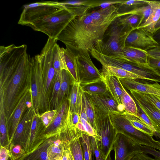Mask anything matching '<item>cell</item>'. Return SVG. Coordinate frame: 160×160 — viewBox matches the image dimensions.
<instances>
[{"label": "cell", "mask_w": 160, "mask_h": 160, "mask_svg": "<svg viewBox=\"0 0 160 160\" xmlns=\"http://www.w3.org/2000/svg\"><path fill=\"white\" fill-rule=\"evenodd\" d=\"M118 17V8L112 5L76 16L57 38L73 52H89L101 43L110 25Z\"/></svg>", "instance_id": "cell-1"}, {"label": "cell", "mask_w": 160, "mask_h": 160, "mask_svg": "<svg viewBox=\"0 0 160 160\" xmlns=\"http://www.w3.org/2000/svg\"><path fill=\"white\" fill-rule=\"evenodd\" d=\"M76 15L61 2H37L25 5L18 24L42 32L48 38L57 39Z\"/></svg>", "instance_id": "cell-2"}, {"label": "cell", "mask_w": 160, "mask_h": 160, "mask_svg": "<svg viewBox=\"0 0 160 160\" xmlns=\"http://www.w3.org/2000/svg\"><path fill=\"white\" fill-rule=\"evenodd\" d=\"M31 58L26 51L14 72L0 91L3 93V103L6 121L11 115L20 99L30 88Z\"/></svg>", "instance_id": "cell-3"}, {"label": "cell", "mask_w": 160, "mask_h": 160, "mask_svg": "<svg viewBox=\"0 0 160 160\" xmlns=\"http://www.w3.org/2000/svg\"><path fill=\"white\" fill-rule=\"evenodd\" d=\"M116 19L108 27L102 42L92 49L104 55L131 63L124 56L123 50L128 36L133 30L119 24Z\"/></svg>", "instance_id": "cell-4"}, {"label": "cell", "mask_w": 160, "mask_h": 160, "mask_svg": "<svg viewBox=\"0 0 160 160\" xmlns=\"http://www.w3.org/2000/svg\"><path fill=\"white\" fill-rule=\"evenodd\" d=\"M116 133L120 134L129 140L141 145L160 151V141L134 127L122 112H112L108 114Z\"/></svg>", "instance_id": "cell-5"}, {"label": "cell", "mask_w": 160, "mask_h": 160, "mask_svg": "<svg viewBox=\"0 0 160 160\" xmlns=\"http://www.w3.org/2000/svg\"><path fill=\"white\" fill-rule=\"evenodd\" d=\"M30 90L32 104L35 113L41 114L51 110L50 99L47 96L38 55L31 58Z\"/></svg>", "instance_id": "cell-6"}, {"label": "cell", "mask_w": 160, "mask_h": 160, "mask_svg": "<svg viewBox=\"0 0 160 160\" xmlns=\"http://www.w3.org/2000/svg\"><path fill=\"white\" fill-rule=\"evenodd\" d=\"M58 40L48 38L38 57L43 75L46 94L50 99L56 72L53 66V55Z\"/></svg>", "instance_id": "cell-7"}, {"label": "cell", "mask_w": 160, "mask_h": 160, "mask_svg": "<svg viewBox=\"0 0 160 160\" xmlns=\"http://www.w3.org/2000/svg\"><path fill=\"white\" fill-rule=\"evenodd\" d=\"M95 132L99 141L101 154L105 160L113 150L117 135L108 114L95 116Z\"/></svg>", "instance_id": "cell-8"}, {"label": "cell", "mask_w": 160, "mask_h": 160, "mask_svg": "<svg viewBox=\"0 0 160 160\" xmlns=\"http://www.w3.org/2000/svg\"><path fill=\"white\" fill-rule=\"evenodd\" d=\"M74 53L80 85L102 80L101 73L93 63L89 52L82 50Z\"/></svg>", "instance_id": "cell-9"}, {"label": "cell", "mask_w": 160, "mask_h": 160, "mask_svg": "<svg viewBox=\"0 0 160 160\" xmlns=\"http://www.w3.org/2000/svg\"><path fill=\"white\" fill-rule=\"evenodd\" d=\"M159 44L152 34L142 28L132 31L128 36L125 47H129L146 51L155 48Z\"/></svg>", "instance_id": "cell-10"}, {"label": "cell", "mask_w": 160, "mask_h": 160, "mask_svg": "<svg viewBox=\"0 0 160 160\" xmlns=\"http://www.w3.org/2000/svg\"><path fill=\"white\" fill-rule=\"evenodd\" d=\"M31 104L30 88L21 98L11 115L6 121L8 139L10 144L12 141L18 125L27 108Z\"/></svg>", "instance_id": "cell-11"}, {"label": "cell", "mask_w": 160, "mask_h": 160, "mask_svg": "<svg viewBox=\"0 0 160 160\" xmlns=\"http://www.w3.org/2000/svg\"><path fill=\"white\" fill-rule=\"evenodd\" d=\"M141 145L129 140L120 134H118L113 146L114 160H131L137 154L142 152Z\"/></svg>", "instance_id": "cell-12"}, {"label": "cell", "mask_w": 160, "mask_h": 160, "mask_svg": "<svg viewBox=\"0 0 160 160\" xmlns=\"http://www.w3.org/2000/svg\"><path fill=\"white\" fill-rule=\"evenodd\" d=\"M35 113L31 104L27 108L18 125L11 143L14 145H20L25 149L30 136Z\"/></svg>", "instance_id": "cell-13"}, {"label": "cell", "mask_w": 160, "mask_h": 160, "mask_svg": "<svg viewBox=\"0 0 160 160\" xmlns=\"http://www.w3.org/2000/svg\"><path fill=\"white\" fill-rule=\"evenodd\" d=\"M69 111L68 100L64 101L56 110L52 121L44 132L43 138L46 140L59 135L67 121Z\"/></svg>", "instance_id": "cell-14"}, {"label": "cell", "mask_w": 160, "mask_h": 160, "mask_svg": "<svg viewBox=\"0 0 160 160\" xmlns=\"http://www.w3.org/2000/svg\"><path fill=\"white\" fill-rule=\"evenodd\" d=\"M87 94L94 108L95 116L108 115L112 112H123L109 93L102 95Z\"/></svg>", "instance_id": "cell-15"}, {"label": "cell", "mask_w": 160, "mask_h": 160, "mask_svg": "<svg viewBox=\"0 0 160 160\" xmlns=\"http://www.w3.org/2000/svg\"><path fill=\"white\" fill-rule=\"evenodd\" d=\"M131 93L151 120L156 131L160 134V111L145 93L134 90Z\"/></svg>", "instance_id": "cell-16"}, {"label": "cell", "mask_w": 160, "mask_h": 160, "mask_svg": "<svg viewBox=\"0 0 160 160\" xmlns=\"http://www.w3.org/2000/svg\"><path fill=\"white\" fill-rule=\"evenodd\" d=\"M87 134L72 126H68L62 136V141H69L70 148L74 160H84L83 152L80 138Z\"/></svg>", "instance_id": "cell-17"}, {"label": "cell", "mask_w": 160, "mask_h": 160, "mask_svg": "<svg viewBox=\"0 0 160 160\" xmlns=\"http://www.w3.org/2000/svg\"><path fill=\"white\" fill-rule=\"evenodd\" d=\"M45 128L40 118V115L35 113L30 136L25 149L26 152L32 150L45 140L43 138Z\"/></svg>", "instance_id": "cell-18"}, {"label": "cell", "mask_w": 160, "mask_h": 160, "mask_svg": "<svg viewBox=\"0 0 160 160\" xmlns=\"http://www.w3.org/2000/svg\"><path fill=\"white\" fill-rule=\"evenodd\" d=\"M117 78L122 86L129 91L134 90L145 94H153L160 97V84L158 82L150 84L140 82L136 79Z\"/></svg>", "instance_id": "cell-19"}, {"label": "cell", "mask_w": 160, "mask_h": 160, "mask_svg": "<svg viewBox=\"0 0 160 160\" xmlns=\"http://www.w3.org/2000/svg\"><path fill=\"white\" fill-rule=\"evenodd\" d=\"M102 77V79L106 85L108 92L123 112L125 110L121 101L122 91L120 82L118 78L114 77Z\"/></svg>", "instance_id": "cell-20"}, {"label": "cell", "mask_w": 160, "mask_h": 160, "mask_svg": "<svg viewBox=\"0 0 160 160\" xmlns=\"http://www.w3.org/2000/svg\"><path fill=\"white\" fill-rule=\"evenodd\" d=\"M58 138H59V135H57L46 139L32 150L26 152L18 160H48L47 156V149Z\"/></svg>", "instance_id": "cell-21"}, {"label": "cell", "mask_w": 160, "mask_h": 160, "mask_svg": "<svg viewBox=\"0 0 160 160\" xmlns=\"http://www.w3.org/2000/svg\"><path fill=\"white\" fill-rule=\"evenodd\" d=\"M151 6L149 16L146 21L138 28H142L152 35L155 26L160 18V1L145 0Z\"/></svg>", "instance_id": "cell-22"}, {"label": "cell", "mask_w": 160, "mask_h": 160, "mask_svg": "<svg viewBox=\"0 0 160 160\" xmlns=\"http://www.w3.org/2000/svg\"><path fill=\"white\" fill-rule=\"evenodd\" d=\"M83 92L79 82H74L68 99L69 111L71 112L80 115Z\"/></svg>", "instance_id": "cell-23"}, {"label": "cell", "mask_w": 160, "mask_h": 160, "mask_svg": "<svg viewBox=\"0 0 160 160\" xmlns=\"http://www.w3.org/2000/svg\"><path fill=\"white\" fill-rule=\"evenodd\" d=\"M124 56L130 62L139 66H149L148 62L147 51L129 47H125L123 50Z\"/></svg>", "instance_id": "cell-24"}, {"label": "cell", "mask_w": 160, "mask_h": 160, "mask_svg": "<svg viewBox=\"0 0 160 160\" xmlns=\"http://www.w3.org/2000/svg\"><path fill=\"white\" fill-rule=\"evenodd\" d=\"M0 144L8 148L10 145L8 139L6 119L3 103V93L0 92Z\"/></svg>", "instance_id": "cell-25"}, {"label": "cell", "mask_w": 160, "mask_h": 160, "mask_svg": "<svg viewBox=\"0 0 160 160\" xmlns=\"http://www.w3.org/2000/svg\"><path fill=\"white\" fill-rule=\"evenodd\" d=\"M74 82L68 71H61V80L60 88V102L61 105L64 101L68 100L70 93V86Z\"/></svg>", "instance_id": "cell-26"}, {"label": "cell", "mask_w": 160, "mask_h": 160, "mask_svg": "<svg viewBox=\"0 0 160 160\" xmlns=\"http://www.w3.org/2000/svg\"><path fill=\"white\" fill-rule=\"evenodd\" d=\"M102 76H110L118 78L137 79L138 76L128 71L111 66H102L101 72Z\"/></svg>", "instance_id": "cell-27"}, {"label": "cell", "mask_w": 160, "mask_h": 160, "mask_svg": "<svg viewBox=\"0 0 160 160\" xmlns=\"http://www.w3.org/2000/svg\"><path fill=\"white\" fill-rule=\"evenodd\" d=\"M61 48L68 71L73 81L79 82L75 54L68 48Z\"/></svg>", "instance_id": "cell-28"}, {"label": "cell", "mask_w": 160, "mask_h": 160, "mask_svg": "<svg viewBox=\"0 0 160 160\" xmlns=\"http://www.w3.org/2000/svg\"><path fill=\"white\" fill-rule=\"evenodd\" d=\"M61 80V71L56 72L54 83L50 99L51 110H57L61 105L60 102V88Z\"/></svg>", "instance_id": "cell-29"}, {"label": "cell", "mask_w": 160, "mask_h": 160, "mask_svg": "<svg viewBox=\"0 0 160 160\" xmlns=\"http://www.w3.org/2000/svg\"><path fill=\"white\" fill-rule=\"evenodd\" d=\"M80 86L83 92L89 95H102L109 93L102 79Z\"/></svg>", "instance_id": "cell-30"}, {"label": "cell", "mask_w": 160, "mask_h": 160, "mask_svg": "<svg viewBox=\"0 0 160 160\" xmlns=\"http://www.w3.org/2000/svg\"><path fill=\"white\" fill-rule=\"evenodd\" d=\"M64 151L63 141L58 138L47 149V156L48 160H62Z\"/></svg>", "instance_id": "cell-31"}, {"label": "cell", "mask_w": 160, "mask_h": 160, "mask_svg": "<svg viewBox=\"0 0 160 160\" xmlns=\"http://www.w3.org/2000/svg\"><path fill=\"white\" fill-rule=\"evenodd\" d=\"M123 113L131 125L135 128L153 136V132L149 127L138 116L124 111Z\"/></svg>", "instance_id": "cell-32"}, {"label": "cell", "mask_w": 160, "mask_h": 160, "mask_svg": "<svg viewBox=\"0 0 160 160\" xmlns=\"http://www.w3.org/2000/svg\"><path fill=\"white\" fill-rule=\"evenodd\" d=\"M116 20L119 24L134 30L141 25L142 17L138 15L130 14L118 17Z\"/></svg>", "instance_id": "cell-33"}, {"label": "cell", "mask_w": 160, "mask_h": 160, "mask_svg": "<svg viewBox=\"0 0 160 160\" xmlns=\"http://www.w3.org/2000/svg\"><path fill=\"white\" fill-rule=\"evenodd\" d=\"M53 62L56 72H60L63 70L68 71L62 48L57 43L55 47Z\"/></svg>", "instance_id": "cell-34"}, {"label": "cell", "mask_w": 160, "mask_h": 160, "mask_svg": "<svg viewBox=\"0 0 160 160\" xmlns=\"http://www.w3.org/2000/svg\"><path fill=\"white\" fill-rule=\"evenodd\" d=\"M121 85L122 91L121 101L125 111L137 116V108L134 100L127 92L121 83Z\"/></svg>", "instance_id": "cell-35"}, {"label": "cell", "mask_w": 160, "mask_h": 160, "mask_svg": "<svg viewBox=\"0 0 160 160\" xmlns=\"http://www.w3.org/2000/svg\"><path fill=\"white\" fill-rule=\"evenodd\" d=\"M147 4L145 0H125L123 2L116 5L118 8V17L123 13Z\"/></svg>", "instance_id": "cell-36"}, {"label": "cell", "mask_w": 160, "mask_h": 160, "mask_svg": "<svg viewBox=\"0 0 160 160\" xmlns=\"http://www.w3.org/2000/svg\"><path fill=\"white\" fill-rule=\"evenodd\" d=\"M82 102L83 104L89 123L94 131L95 129V111L87 93L83 92Z\"/></svg>", "instance_id": "cell-37"}, {"label": "cell", "mask_w": 160, "mask_h": 160, "mask_svg": "<svg viewBox=\"0 0 160 160\" xmlns=\"http://www.w3.org/2000/svg\"><path fill=\"white\" fill-rule=\"evenodd\" d=\"M81 143L84 160H92V152L91 147L90 136L82 134L80 138Z\"/></svg>", "instance_id": "cell-38"}, {"label": "cell", "mask_w": 160, "mask_h": 160, "mask_svg": "<svg viewBox=\"0 0 160 160\" xmlns=\"http://www.w3.org/2000/svg\"><path fill=\"white\" fill-rule=\"evenodd\" d=\"M151 8L150 6L148 4L146 5L138 7L130 11L123 13L120 17L130 14L139 15L142 17L141 24L142 25L148 19L150 14Z\"/></svg>", "instance_id": "cell-39"}, {"label": "cell", "mask_w": 160, "mask_h": 160, "mask_svg": "<svg viewBox=\"0 0 160 160\" xmlns=\"http://www.w3.org/2000/svg\"><path fill=\"white\" fill-rule=\"evenodd\" d=\"M12 160H18L23 156L26 152L22 146L10 143L8 148Z\"/></svg>", "instance_id": "cell-40"}, {"label": "cell", "mask_w": 160, "mask_h": 160, "mask_svg": "<svg viewBox=\"0 0 160 160\" xmlns=\"http://www.w3.org/2000/svg\"><path fill=\"white\" fill-rule=\"evenodd\" d=\"M137 108V115L149 127L153 132V134L157 131L147 114L142 109L137 101L134 99Z\"/></svg>", "instance_id": "cell-41"}, {"label": "cell", "mask_w": 160, "mask_h": 160, "mask_svg": "<svg viewBox=\"0 0 160 160\" xmlns=\"http://www.w3.org/2000/svg\"><path fill=\"white\" fill-rule=\"evenodd\" d=\"M56 110H51L45 112L40 115L42 122L46 128L52 121L56 113Z\"/></svg>", "instance_id": "cell-42"}, {"label": "cell", "mask_w": 160, "mask_h": 160, "mask_svg": "<svg viewBox=\"0 0 160 160\" xmlns=\"http://www.w3.org/2000/svg\"><path fill=\"white\" fill-rule=\"evenodd\" d=\"M91 147L92 153L94 154L96 160H99L102 156L99 141L96 138L90 136Z\"/></svg>", "instance_id": "cell-43"}, {"label": "cell", "mask_w": 160, "mask_h": 160, "mask_svg": "<svg viewBox=\"0 0 160 160\" xmlns=\"http://www.w3.org/2000/svg\"><path fill=\"white\" fill-rule=\"evenodd\" d=\"M141 148L142 152L147 154L152 155L154 158L160 160V151L148 146L141 145Z\"/></svg>", "instance_id": "cell-44"}, {"label": "cell", "mask_w": 160, "mask_h": 160, "mask_svg": "<svg viewBox=\"0 0 160 160\" xmlns=\"http://www.w3.org/2000/svg\"><path fill=\"white\" fill-rule=\"evenodd\" d=\"M79 122L82 123L86 132L89 136L93 137L98 139L95 131L88 122L84 119L81 118H80Z\"/></svg>", "instance_id": "cell-45"}, {"label": "cell", "mask_w": 160, "mask_h": 160, "mask_svg": "<svg viewBox=\"0 0 160 160\" xmlns=\"http://www.w3.org/2000/svg\"><path fill=\"white\" fill-rule=\"evenodd\" d=\"M63 141L64 151L62 160H74L70 148L68 141Z\"/></svg>", "instance_id": "cell-46"}, {"label": "cell", "mask_w": 160, "mask_h": 160, "mask_svg": "<svg viewBox=\"0 0 160 160\" xmlns=\"http://www.w3.org/2000/svg\"><path fill=\"white\" fill-rule=\"evenodd\" d=\"M148 62L149 65L152 68L160 70V59L153 58L148 55Z\"/></svg>", "instance_id": "cell-47"}, {"label": "cell", "mask_w": 160, "mask_h": 160, "mask_svg": "<svg viewBox=\"0 0 160 160\" xmlns=\"http://www.w3.org/2000/svg\"><path fill=\"white\" fill-rule=\"evenodd\" d=\"M151 101L160 111V97L153 94H145Z\"/></svg>", "instance_id": "cell-48"}, {"label": "cell", "mask_w": 160, "mask_h": 160, "mask_svg": "<svg viewBox=\"0 0 160 160\" xmlns=\"http://www.w3.org/2000/svg\"><path fill=\"white\" fill-rule=\"evenodd\" d=\"M148 55L153 58L160 59V44L147 51Z\"/></svg>", "instance_id": "cell-49"}, {"label": "cell", "mask_w": 160, "mask_h": 160, "mask_svg": "<svg viewBox=\"0 0 160 160\" xmlns=\"http://www.w3.org/2000/svg\"><path fill=\"white\" fill-rule=\"evenodd\" d=\"M68 117L72 124L76 127L80 120V115L77 113L71 112L69 111Z\"/></svg>", "instance_id": "cell-50"}, {"label": "cell", "mask_w": 160, "mask_h": 160, "mask_svg": "<svg viewBox=\"0 0 160 160\" xmlns=\"http://www.w3.org/2000/svg\"><path fill=\"white\" fill-rule=\"evenodd\" d=\"M11 156L8 148L0 146V160H8Z\"/></svg>", "instance_id": "cell-51"}, {"label": "cell", "mask_w": 160, "mask_h": 160, "mask_svg": "<svg viewBox=\"0 0 160 160\" xmlns=\"http://www.w3.org/2000/svg\"><path fill=\"white\" fill-rule=\"evenodd\" d=\"M131 160H158L149 157L143 152L138 153L134 156Z\"/></svg>", "instance_id": "cell-52"}, {"label": "cell", "mask_w": 160, "mask_h": 160, "mask_svg": "<svg viewBox=\"0 0 160 160\" xmlns=\"http://www.w3.org/2000/svg\"><path fill=\"white\" fill-rule=\"evenodd\" d=\"M154 40L159 44H160V29L152 34Z\"/></svg>", "instance_id": "cell-53"}, {"label": "cell", "mask_w": 160, "mask_h": 160, "mask_svg": "<svg viewBox=\"0 0 160 160\" xmlns=\"http://www.w3.org/2000/svg\"><path fill=\"white\" fill-rule=\"evenodd\" d=\"M160 29V18L158 20V21L157 22L155 28H154V32L155 33L158 30Z\"/></svg>", "instance_id": "cell-54"}, {"label": "cell", "mask_w": 160, "mask_h": 160, "mask_svg": "<svg viewBox=\"0 0 160 160\" xmlns=\"http://www.w3.org/2000/svg\"><path fill=\"white\" fill-rule=\"evenodd\" d=\"M106 160H112L110 154L108 156Z\"/></svg>", "instance_id": "cell-55"}, {"label": "cell", "mask_w": 160, "mask_h": 160, "mask_svg": "<svg viewBox=\"0 0 160 160\" xmlns=\"http://www.w3.org/2000/svg\"><path fill=\"white\" fill-rule=\"evenodd\" d=\"M99 160H105L102 156H101Z\"/></svg>", "instance_id": "cell-56"}, {"label": "cell", "mask_w": 160, "mask_h": 160, "mask_svg": "<svg viewBox=\"0 0 160 160\" xmlns=\"http://www.w3.org/2000/svg\"><path fill=\"white\" fill-rule=\"evenodd\" d=\"M8 160H11V158L10 157V158H9V159H8Z\"/></svg>", "instance_id": "cell-57"}, {"label": "cell", "mask_w": 160, "mask_h": 160, "mask_svg": "<svg viewBox=\"0 0 160 160\" xmlns=\"http://www.w3.org/2000/svg\"><path fill=\"white\" fill-rule=\"evenodd\" d=\"M157 70L158 72L160 73V70Z\"/></svg>", "instance_id": "cell-58"}]
</instances>
